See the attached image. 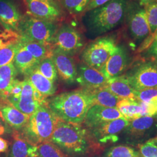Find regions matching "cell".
<instances>
[{
  "instance_id": "cell-15",
  "label": "cell",
  "mask_w": 157,
  "mask_h": 157,
  "mask_svg": "<svg viewBox=\"0 0 157 157\" xmlns=\"http://www.w3.org/2000/svg\"><path fill=\"white\" fill-rule=\"evenodd\" d=\"M129 57L123 47L118 46L101 71L108 80L121 76L128 66Z\"/></svg>"
},
{
  "instance_id": "cell-32",
  "label": "cell",
  "mask_w": 157,
  "mask_h": 157,
  "mask_svg": "<svg viewBox=\"0 0 157 157\" xmlns=\"http://www.w3.org/2000/svg\"><path fill=\"white\" fill-rule=\"evenodd\" d=\"M104 157H142L140 153L129 146L119 145L111 147Z\"/></svg>"
},
{
  "instance_id": "cell-42",
  "label": "cell",
  "mask_w": 157,
  "mask_h": 157,
  "mask_svg": "<svg viewBox=\"0 0 157 157\" xmlns=\"http://www.w3.org/2000/svg\"><path fill=\"white\" fill-rule=\"evenodd\" d=\"M147 142L148 143H153V144H157V136L150 139L149 140L147 141Z\"/></svg>"
},
{
  "instance_id": "cell-21",
  "label": "cell",
  "mask_w": 157,
  "mask_h": 157,
  "mask_svg": "<svg viewBox=\"0 0 157 157\" xmlns=\"http://www.w3.org/2000/svg\"><path fill=\"white\" fill-rule=\"evenodd\" d=\"M39 63V62L29 52L22 47L20 43V47L13 60V63L17 72L25 75L34 69Z\"/></svg>"
},
{
  "instance_id": "cell-46",
  "label": "cell",
  "mask_w": 157,
  "mask_h": 157,
  "mask_svg": "<svg viewBox=\"0 0 157 157\" xmlns=\"http://www.w3.org/2000/svg\"><path fill=\"white\" fill-rule=\"evenodd\" d=\"M154 65L155 66V67H157V58H156V59H154Z\"/></svg>"
},
{
  "instance_id": "cell-43",
  "label": "cell",
  "mask_w": 157,
  "mask_h": 157,
  "mask_svg": "<svg viewBox=\"0 0 157 157\" xmlns=\"http://www.w3.org/2000/svg\"><path fill=\"white\" fill-rule=\"evenodd\" d=\"M39 1H45V2H50V3H53V4H58L57 0H39Z\"/></svg>"
},
{
  "instance_id": "cell-19",
  "label": "cell",
  "mask_w": 157,
  "mask_h": 157,
  "mask_svg": "<svg viewBox=\"0 0 157 157\" xmlns=\"http://www.w3.org/2000/svg\"><path fill=\"white\" fill-rule=\"evenodd\" d=\"M105 86L121 100H136V91L130 84L126 75L109 79Z\"/></svg>"
},
{
  "instance_id": "cell-45",
  "label": "cell",
  "mask_w": 157,
  "mask_h": 157,
  "mask_svg": "<svg viewBox=\"0 0 157 157\" xmlns=\"http://www.w3.org/2000/svg\"><path fill=\"white\" fill-rule=\"evenodd\" d=\"M6 44L4 43V42H3L2 40V39H1V37H0V48H2V47H4V46H6Z\"/></svg>"
},
{
  "instance_id": "cell-6",
  "label": "cell",
  "mask_w": 157,
  "mask_h": 157,
  "mask_svg": "<svg viewBox=\"0 0 157 157\" xmlns=\"http://www.w3.org/2000/svg\"><path fill=\"white\" fill-rule=\"evenodd\" d=\"M117 47L116 40L113 38L100 37L90 43L84 48L81 58L86 65L101 71Z\"/></svg>"
},
{
  "instance_id": "cell-9",
  "label": "cell",
  "mask_w": 157,
  "mask_h": 157,
  "mask_svg": "<svg viewBox=\"0 0 157 157\" xmlns=\"http://www.w3.org/2000/svg\"><path fill=\"white\" fill-rule=\"evenodd\" d=\"M126 18L129 33L136 41L145 39L150 34L145 10L137 6L130 5Z\"/></svg>"
},
{
  "instance_id": "cell-36",
  "label": "cell",
  "mask_w": 157,
  "mask_h": 157,
  "mask_svg": "<svg viewBox=\"0 0 157 157\" xmlns=\"http://www.w3.org/2000/svg\"><path fill=\"white\" fill-rule=\"evenodd\" d=\"M142 157H157V146L155 144L146 142L138 145Z\"/></svg>"
},
{
  "instance_id": "cell-4",
  "label": "cell",
  "mask_w": 157,
  "mask_h": 157,
  "mask_svg": "<svg viewBox=\"0 0 157 157\" xmlns=\"http://www.w3.org/2000/svg\"><path fill=\"white\" fill-rule=\"evenodd\" d=\"M59 119L51 111L47 102L30 116L28 123L17 132L24 140L33 146L50 141Z\"/></svg>"
},
{
  "instance_id": "cell-10",
  "label": "cell",
  "mask_w": 157,
  "mask_h": 157,
  "mask_svg": "<svg viewBox=\"0 0 157 157\" xmlns=\"http://www.w3.org/2000/svg\"><path fill=\"white\" fill-rule=\"evenodd\" d=\"M129 124L130 122L125 118H118L89 130L97 143H114L118 141V134L126 129Z\"/></svg>"
},
{
  "instance_id": "cell-11",
  "label": "cell",
  "mask_w": 157,
  "mask_h": 157,
  "mask_svg": "<svg viewBox=\"0 0 157 157\" xmlns=\"http://www.w3.org/2000/svg\"><path fill=\"white\" fill-rule=\"evenodd\" d=\"M29 14L40 19L55 22L62 19V11L58 4L39 0H23Z\"/></svg>"
},
{
  "instance_id": "cell-27",
  "label": "cell",
  "mask_w": 157,
  "mask_h": 157,
  "mask_svg": "<svg viewBox=\"0 0 157 157\" xmlns=\"http://www.w3.org/2000/svg\"><path fill=\"white\" fill-rule=\"evenodd\" d=\"M155 122V119L152 117L143 116L130 122L126 131L132 136L143 135L151 128Z\"/></svg>"
},
{
  "instance_id": "cell-33",
  "label": "cell",
  "mask_w": 157,
  "mask_h": 157,
  "mask_svg": "<svg viewBox=\"0 0 157 157\" xmlns=\"http://www.w3.org/2000/svg\"><path fill=\"white\" fill-rule=\"evenodd\" d=\"M150 34L154 33L157 28V0H154L144 5Z\"/></svg>"
},
{
  "instance_id": "cell-13",
  "label": "cell",
  "mask_w": 157,
  "mask_h": 157,
  "mask_svg": "<svg viewBox=\"0 0 157 157\" xmlns=\"http://www.w3.org/2000/svg\"><path fill=\"white\" fill-rule=\"evenodd\" d=\"M121 118L124 117L117 108L94 105L89 109L83 123L87 129L90 130L101 124Z\"/></svg>"
},
{
  "instance_id": "cell-30",
  "label": "cell",
  "mask_w": 157,
  "mask_h": 157,
  "mask_svg": "<svg viewBox=\"0 0 157 157\" xmlns=\"http://www.w3.org/2000/svg\"><path fill=\"white\" fill-rule=\"evenodd\" d=\"M35 69L52 82L54 83L57 80L58 73L54 63L50 57L41 61Z\"/></svg>"
},
{
  "instance_id": "cell-38",
  "label": "cell",
  "mask_w": 157,
  "mask_h": 157,
  "mask_svg": "<svg viewBox=\"0 0 157 157\" xmlns=\"http://www.w3.org/2000/svg\"><path fill=\"white\" fill-rule=\"evenodd\" d=\"M147 53L149 56L152 57V58H157V40L148 48Z\"/></svg>"
},
{
  "instance_id": "cell-2",
  "label": "cell",
  "mask_w": 157,
  "mask_h": 157,
  "mask_svg": "<svg viewBox=\"0 0 157 157\" xmlns=\"http://www.w3.org/2000/svg\"><path fill=\"white\" fill-rule=\"evenodd\" d=\"M47 105L63 121L82 124L93 102L90 90L81 89L52 97L47 100Z\"/></svg>"
},
{
  "instance_id": "cell-16",
  "label": "cell",
  "mask_w": 157,
  "mask_h": 157,
  "mask_svg": "<svg viewBox=\"0 0 157 157\" xmlns=\"http://www.w3.org/2000/svg\"><path fill=\"white\" fill-rule=\"evenodd\" d=\"M22 15L11 0H0V23L6 31L17 32Z\"/></svg>"
},
{
  "instance_id": "cell-31",
  "label": "cell",
  "mask_w": 157,
  "mask_h": 157,
  "mask_svg": "<svg viewBox=\"0 0 157 157\" xmlns=\"http://www.w3.org/2000/svg\"><path fill=\"white\" fill-rule=\"evenodd\" d=\"M19 47L20 43L19 40L10 42L0 48V67L13 62Z\"/></svg>"
},
{
  "instance_id": "cell-7",
  "label": "cell",
  "mask_w": 157,
  "mask_h": 157,
  "mask_svg": "<svg viewBox=\"0 0 157 157\" xmlns=\"http://www.w3.org/2000/svg\"><path fill=\"white\" fill-rule=\"evenodd\" d=\"M83 45L82 34L68 24H63L57 28L51 43L52 48L59 50L71 56L77 54Z\"/></svg>"
},
{
  "instance_id": "cell-3",
  "label": "cell",
  "mask_w": 157,
  "mask_h": 157,
  "mask_svg": "<svg viewBox=\"0 0 157 157\" xmlns=\"http://www.w3.org/2000/svg\"><path fill=\"white\" fill-rule=\"evenodd\" d=\"M129 6L128 0H111L103 6L87 12V27L90 32L95 34L111 31L124 21Z\"/></svg>"
},
{
  "instance_id": "cell-20",
  "label": "cell",
  "mask_w": 157,
  "mask_h": 157,
  "mask_svg": "<svg viewBox=\"0 0 157 157\" xmlns=\"http://www.w3.org/2000/svg\"><path fill=\"white\" fill-rule=\"evenodd\" d=\"M25 76V79L32 84L34 89L46 98L55 94L56 88L54 83L46 78L35 68Z\"/></svg>"
},
{
  "instance_id": "cell-39",
  "label": "cell",
  "mask_w": 157,
  "mask_h": 157,
  "mask_svg": "<svg viewBox=\"0 0 157 157\" xmlns=\"http://www.w3.org/2000/svg\"><path fill=\"white\" fill-rule=\"evenodd\" d=\"M8 142L0 137V152H4L8 150Z\"/></svg>"
},
{
  "instance_id": "cell-1",
  "label": "cell",
  "mask_w": 157,
  "mask_h": 157,
  "mask_svg": "<svg viewBox=\"0 0 157 157\" xmlns=\"http://www.w3.org/2000/svg\"><path fill=\"white\" fill-rule=\"evenodd\" d=\"M50 141L68 157H85L98 149L90 131L82 124H71L59 119Z\"/></svg>"
},
{
  "instance_id": "cell-18",
  "label": "cell",
  "mask_w": 157,
  "mask_h": 157,
  "mask_svg": "<svg viewBox=\"0 0 157 157\" xmlns=\"http://www.w3.org/2000/svg\"><path fill=\"white\" fill-rule=\"evenodd\" d=\"M33 87L25 78L23 81V89L19 99L12 105L23 113L30 116L41 105L34 96Z\"/></svg>"
},
{
  "instance_id": "cell-29",
  "label": "cell",
  "mask_w": 157,
  "mask_h": 157,
  "mask_svg": "<svg viewBox=\"0 0 157 157\" xmlns=\"http://www.w3.org/2000/svg\"><path fill=\"white\" fill-rule=\"evenodd\" d=\"M90 0H57L58 2L72 15L84 13Z\"/></svg>"
},
{
  "instance_id": "cell-26",
  "label": "cell",
  "mask_w": 157,
  "mask_h": 157,
  "mask_svg": "<svg viewBox=\"0 0 157 157\" xmlns=\"http://www.w3.org/2000/svg\"><path fill=\"white\" fill-rule=\"evenodd\" d=\"M17 73L13 62L0 67V99L15 80Z\"/></svg>"
},
{
  "instance_id": "cell-34",
  "label": "cell",
  "mask_w": 157,
  "mask_h": 157,
  "mask_svg": "<svg viewBox=\"0 0 157 157\" xmlns=\"http://www.w3.org/2000/svg\"><path fill=\"white\" fill-rule=\"evenodd\" d=\"M136 100L141 102H148L157 98V87L141 91H136Z\"/></svg>"
},
{
  "instance_id": "cell-23",
  "label": "cell",
  "mask_w": 157,
  "mask_h": 157,
  "mask_svg": "<svg viewBox=\"0 0 157 157\" xmlns=\"http://www.w3.org/2000/svg\"><path fill=\"white\" fill-rule=\"evenodd\" d=\"M90 92L92 96L93 105H99L108 108H117L118 102L121 100L108 90L105 86L90 91Z\"/></svg>"
},
{
  "instance_id": "cell-37",
  "label": "cell",
  "mask_w": 157,
  "mask_h": 157,
  "mask_svg": "<svg viewBox=\"0 0 157 157\" xmlns=\"http://www.w3.org/2000/svg\"><path fill=\"white\" fill-rule=\"evenodd\" d=\"M110 1L111 0H90L89 3L87 6V8L86 9L84 13H86L93 10H94L98 7L103 6Z\"/></svg>"
},
{
  "instance_id": "cell-35",
  "label": "cell",
  "mask_w": 157,
  "mask_h": 157,
  "mask_svg": "<svg viewBox=\"0 0 157 157\" xmlns=\"http://www.w3.org/2000/svg\"><path fill=\"white\" fill-rule=\"evenodd\" d=\"M140 102L142 107V117H157V98L148 102Z\"/></svg>"
},
{
  "instance_id": "cell-5",
  "label": "cell",
  "mask_w": 157,
  "mask_h": 157,
  "mask_svg": "<svg viewBox=\"0 0 157 157\" xmlns=\"http://www.w3.org/2000/svg\"><path fill=\"white\" fill-rule=\"evenodd\" d=\"M57 27L54 22L40 19L31 15L22 17L18 31L21 40L34 41L51 46L52 40Z\"/></svg>"
},
{
  "instance_id": "cell-17",
  "label": "cell",
  "mask_w": 157,
  "mask_h": 157,
  "mask_svg": "<svg viewBox=\"0 0 157 157\" xmlns=\"http://www.w3.org/2000/svg\"><path fill=\"white\" fill-rule=\"evenodd\" d=\"M0 117L12 128L19 132L28 122L30 116L17 110L6 100L0 101Z\"/></svg>"
},
{
  "instance_id": "cell-22",
  "label": "cell",
  "mask_w": 157,
  "mask_h": 157,
  "mask_svg": "<svg viewBox=\"0 0 157 157\" xmlns=\"http://www.w3.org/2000/svg\"><path fill=\"white\" fill-rule=\"evenodd\" d=\"M13 137L9 157H35L37 146H33L24 140L17 131Z\"/></svg>"
},
{
  "instance_id": "cell-24",
  "label": "cell",
  "mask_w": 157,
  "mask_h": 157,
  "mask_svg": "<svg viewBox=\"0 0 157 157\" xmlns=\"http://www.w3.org/2000/svg\"><path fill=\"white\" fill-rule=\"evenodd\" d=\"M117 108L123 117L129 122L142 117V107L140 102L137 100H120Z\"/></svg>"
},
{
  "instance_id": "cell-44",
  "label": "cell",
  "mask_w": 157,
  "mask_h": 157,
  "mask_svg": "<svg viewBox=\"0 0 157 157\" xmlns=\"http://www.w3.org/2000/svg\"><path fill=\"white\" fill-rule=\"evenodd\" d=\"M140 1L141 4L144 6V5H145L146 4H147V3H148V2H151V1H152L154 0H140Z\"/></svg>"
},
{
  "instance_id": "cell-14",
  "label": "cell",
  "mask_w": 157,
  "mask_h": 157,
  "mask_svg": "<svg viewBox=\"0 0 157 157\" xmlns=\"http://www.w3.org/2000/svg\"><path fill=\"white\" fill-rule=\"evenodd\" d=\"M108 80L100 71L95 68L84 63L78 67L76 81L82 89L90 91L95 90L106 86Z\"/></svg>"
},
{
  "instance_id": "cell-8",
  "label": "cell",
  "mask_w": 157,
  "mask_h": 157,
  "mask_svg": "<svg viewBox=\"0 0 157 157\" xmlns=\"http://www.w3.org/2000/svg\"><path fill=\"white\" fill-rule=\"evenodd\" d=\"M126 76L130 84L135 91L157 87V69L151 62L139 65Z\"/></svg>"
},
{
  "instance_id": "cell-41",
  "label": "cell",
  "mask_w": 157,
  "mask_h": 157,
  "mask_svg": "<svg viewBox=\"0 0 157 157\" xmlns=\"http://www.w3.org/2000/svg\"><path fill=\"white\" fill-rule=\"evenodd\" d=\"M150 34L151 36L152 39L153 43H154L155 40H157V29H156V30H155V32H154V33Z\"/></svg>"
},
{
  "instance_id": "cell-25",
  "label": "cell",
  "mask_w": 157,
  "mask_h": 157,
  "mask_svg": "<svg viewBox=\"0 0 157 157\" xmlns=\"http://www.w3.org/2000/svg\"><path fill=\"white\" fill-rule=\"evenodd\" d=\"M21 46L29 52L39 62L51 56L52 47L39 43L19 40Z\"/></svg>"
},
{
  "instance_id": "cell-40",
  "label": "cell",
  "mask_w": 157,
  "mask_h": 157,
  "mask_svg": "<svg viewBox=\"0 0 157 157\" xmlns=\"http://www.w3.org/2000/svg\"><path fill=\"white\" fill-rule=\"evenodd\" d=\"M4 122H5L0 117V136L4 135L6 132V126Z\"/></svg>"
},
{
  "instance_id": "cell-28",
  "label": "cell",
  "mask_w": 157,
  "mask_h": 157,
  "mask_svg": "<svg viewBox=\"0 0 157 157\" xmlns=\"http://www.w3.org/2000/svg\"><path fill=\"white\" fill-rule=\"evenodd\" d=\"M35 157H68L62 150L50 141L36 147Z\"/></svg>"
},
{
  "instance_id": "cell-12",
  "label": "cell",
  "mask_w": 157,
  "mask_h": 157,
  "mask_svg": "<svg viewBox=\"0 0 157 157\" xmlns=\"http://www.w3.org/2000/svg\"><path fill=\"white\" fill-rule=\"evenodd\" d=\"M50 58L62 81L67 84L73 83L76 81L78 70L72 57L59 50L52 48Z\"/></svg>"
}]
</instances>
